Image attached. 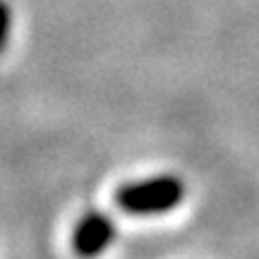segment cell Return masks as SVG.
I'll return each mask as SVG.
<instances>
[{"label": "cell", "mask_w": 259, "mask_h": 259, "mask_svg": "<svg viewBox=\"0 0 259 259\" xmlns=\"http://www.w3.org/2000/svg\"><path fill=\"white\" fill-rule=\"evenodd\" d=\"M187 187L173 173H161L144 180H132L115 190V206L135 216H154V213L173 211L183 204Z\"/></svg>", "instance_id": "obj_1"}, {"label": "cell", "mask_w": 259, "mask_h": 259, "mask_svg": "<svg viewBox=\"0 0 259 259\" xmlns=\"http://www.w3.org/2000/svg\"><path fill=\"white\" fill-rule=\"evenodd\" d=\"M115 238V221L106 211L92 209L82 213V219L77 221L72 231V247L77 254L92 257L101 254Z\"/></svg>", "instance_id": "obj_2"}, {"label": "cell", "mask_w": 259, "mask_h": 259, "mask_svg": "<svg viewBox=\"0 0 259 259\" xmlns=\"http://www.w3.org/2000/svg\"><path fill=\"white\" fill-rule=\"evenodd\" d=\"M12 34V8L8 0H0V53L5 51Z\"/></svg>", "instance_id": "obj_3"}]
</instances>
